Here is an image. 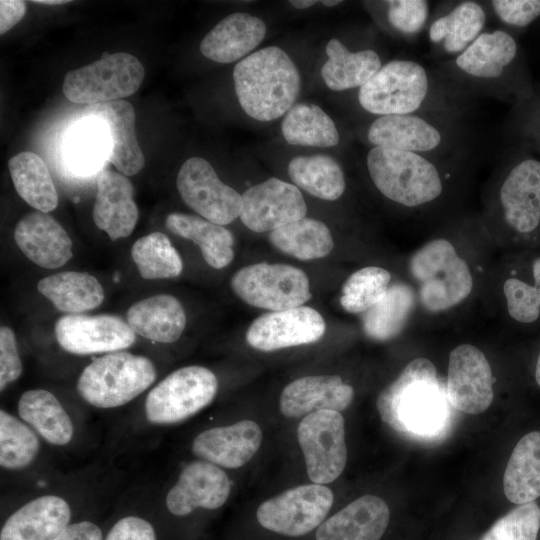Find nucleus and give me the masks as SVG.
I'll return each mask as SVG.
<instances>
[{
	"label": "nucleus",
	"mask_w": 540,
	"mask_h": 540,
	"mask_svg": "<svg viewBox=\"0 0 540 540\" xmlns=\"http://www.w3.org/2000/svg\"><path fill=\"white\" fill-rule=\"evenodd\" d=\"M230 285L245 303L270 311L300 307L311 298L305 272L281 263L243 267L233 275Z\"/></svg>",
	"instance_id": "8"
},
{
	"label": "nucleus",
	"mask_w": 540,
	"mask_h": 540,
	"mask_svg": "<svg viewBox=\"0 0 540 540\" xmlns=\"http://www.w3.org/2000/svg\"><path fill=\"white\" fill-rule=\"evenodd\" d=\"M354 390L338 375H314L289 383L280 396L281 413L298 418L321 410L340 412L352 402Z\"/></svg>",
	"instance_id": "23"
},
{
	"label": "nucleus",
	"mask_w": 540,
	"mask_h": 540,
	"mask_svg": "<svg viewBox=\"0 0 540 540\" xmlns=\"http://www.w3.org/2000/svg\"><path fill=\"white\" fill-rule=\"evenodd\" d=\"M533 276L535 281V289L540 304V257L536 258L532 264Z\"/></svg>",
	"instance_id": "53"
},
{
	"label": "nucleus",
	"mask_w": 540,
	"mask_h": 540,
	"mask_svg": "<svg viewBox=\"0 0 540 540\" xmlns=\"http://www.w3.org/2000/svg\"><path fill=\"white\" fill-rule=\"evenodd\" d=\"M494 377L490 364L477 347L461 344L449 354L446 392L453 409L480 414L491 405Z\"/></svg>",
	"instance_id": "13"
},
{
	"label": "nucleus",
	"mask_w": 540,
	"mask_h": 540,
	"mask_svg": "<svg viewBox=\"0 0 540 540\" xmlns=\"http://www.w3.org/2000/svg\"><path fill=\"white\" fill-rule=\"evenodd\" d=\"M326 54L328 59L322 66L321 75L333 91L360 88L382 67L374 50L352 52L336 38L327 43Z\"/></svg>",
	"instance_id": "33"
},
{
	"label": "nucleus",
	"mask_w": 540,
	"mask_h": 540,
	"mask_svg": "<svg viewBox=\"0 0 540 540\" xmlns=\"http://www.w3.org/2000/svg\"><path fill=\"white\" fill-rule=\"evenodd\" d=\"M414 303V293L408 285L393 284L385 296L363 315L365 334L379 341L392 339L403 329Z\"/></svg>",
	"instance_id": "41"
},
{
	"label": "nucleus",
	"mask_w": 540,
	"mask_h": 540,
	"mask_svg": "<svg viewBox=\"0 0 540 540\" xmlns=\"http://www.w3.org/2000/svg\"><path fill=\"white\" fill-rule=\"evenodd\" d=\"M55 540H103L100 528L92 522L68 525Z\"/></svg>",
	"instance_id": "52"
},
{
	"label": "nucleus",
	"mask_w": 540,
	"mask_h": 540,
	"mask_svg": "<svg viewBox=\"0 0 540 540\" xmlns=\"http://www.w3.org/2000/svg\"><path fill=\"white\" fill-rule=\"evenodd\" d=\"M26 3L21 0L0 1V33L4 34L14 27L25 15Z\"/></svg>",
	"instance_id": "51"
},
{
	"label": "nucleus",
	"mask_w": 540,
	"mask_h": 540,
	"mask_svg": "<svg viewBox=\"0 0 540 540\" xmlns=\"http://www.w3.org/2000/svg\"><path fill=\"white\" fill-rule=\"evenodd\" d=\"M165 225L173 234L198 244L206 263L215 269L226 267L234 258L233 235L222 225L177 212L166 217Z\"/></svg>",
	"instance_id": "31"
},
{
	"label": "nucleus",
	"mask_w": 540,
	"mask_h": 540,
	"mask_svg": "<svg viewBox=\"0 0 540 540\" xmlns=\"http://www.w3.org/2000/svg\"><path fill=\"white\" fill-rule=\"evenodd\" d=\"M126 319L135 334L160 343L177 341L186 326L182 304L169 294L137 301L128 309Z\"/></svg>",
	"instance_id": "29"
},
{
	"label": "nucleus",
	"mask_w": 540,
	"mask_h": 540,
	"mask_svg": "<svg viewBox=\"0 0 540 540\" xmlns=\"http://www.w3.org/2000/svg\"><path fill=\"white\" fill-rule=\"evenodd\" d=\"M39 439L26 424L0 411V464L6 469L28 466L39 451Z\"/></svg>",
	"instance_id": "44"
},
{
	"label": "nucleus",
	"mask_w": 540,
	"mask_h": 540,
	"mask_svg": "<svg viewBox=\"0 0 540 540\" xmlns=\"http://www.w3.org/2000/svg\"><path fill=\"white\" fill-rule=\"evenodd\" d=\"M14 240L22 253L42 268L62 267L73 256L72 241L65 229L41 211L30 212L18 221Z\"/></svg>",
	"instance_id": "19"
},
{
	"label": "nucleus",
	"mask_w": 540,
	"mask_h": 540,
	"mask_svg": "<svg viewBox=\"0 0 540 540\" xmlns=\"http://www.w3.org/2000/svg\"><path fill=\"white\" fill-rule=\"evenodd\" d=\"M321 3L324 6L333 7V6H336V5L340 4V3H342V1H340V0H323V1H321Z\"/></svg>",
	"instance_id": "57"
},
{
	"label": "nucleus",
	"mask_w": 540,
	"mask_h": 540,
	"mask_svg": "<svg viewBox=\"0 0 540 540\" xmlns=\"http://www.w3.org/2000/svg\"><path fill=\"white\" fill-rule=\"evenodd\" d=\"M131 257L142 278L147 280L177 277L183 269L182 259L170 239L161 232H153L137 239Z\"/></svg>",
	"instance_id": "42"
},
{
	"label": "nucleus",
	"mask_w": 540,
	"mask_h": 540,
	"mask_svg": "<svg viewBox=\"0 0 540 540\" xmlns=\"http://www.w3.org/2000/svg\"><path fill=\"white\" fill-rule=\"evenodd\" d=\"M261 442L259 425L251 420H243L201 432L193 441L192 451L213 464L238 468L255 455Z\"/></svg>",
	"instance_id": "24"
},
{
	"label": "nucleus",
	"mask_w": 540,
	"mask_h": 540,
	"mask_svg": "<svg viewBox=\"0 0 540 540\" xmlns=\"http://www.w3.org/2000/svg\"><path fill=\"white\" fill-rule=\"evenodd\" d=\"M307 474L316 484L337 479L347 462L344 418L340 412L321 410L306 415L297 430Z\"/></svg>",
	"instance_id": "10"
},
{
	"label": "nucleus",
	"mask_w": 540,
	"mask_h": 540,
	"mask_svg": "<svg viewBox=\"0 0 540 540\" xmlns=\"http://www.w3.org/2000/svg\"><path fill=\"white\" fill-rule=\"evenodd\" d=\"M22 372L15 334L7 326L0 328V389L4 390Z\"/></svg>",
	"instance_id": "49"
},
{
	"label": "nucleus",
	"mask_w": 540,
	"mask_h": 540,
	"mask_svg": "<svg viewBox=\"0 0 540 540\" xmlns=\"http://www.w3.org/2000/svg\"><path fill=\"white\" fill-rule=\"evenodd\" d=\"M269 240L281 252L300 260L323 258L334 247L329 228L322 221L307 217L271 231Z\"/></svg>",
	"instance_id": "39"
},
{
	"label": "nucleus",
	"mask_w": 540,
	"mask_h": 540,
	"mask_svg": "<svg viewBox=\"0 0 540 540\" xmlns=\"http://www.w3.org/2000/svg\"><path fill=\"white\" fill-rule=\"evenodd\" d=\"M145 69L135 56L118 52L66 73L62 91L77 104H97L133 95L140 87Z\"/></svg>",
	"instance_id": "7"
},
{
	"label": "nucleus",
	"mask_w": 540,
	"mask_h": 540,
	"mask_svg": "<svg viewBox=\"0 0 540 540\" xmlns=\"http://www.w3.org/2000/svg\"><path fill=\"white\" fill-rule=\"evenodd\" d=\"M266 25L258 17L243 12L228 15L203 38L201 53L217 63H232L243 58L264 39Z\"/></svg>",
	"instance_id": "28"
},
{
	"label": "nucleus",
	"mask_w": 540,
	"mask_h": 540,
	"mask_svg": "<svg viewBox=\"0 0 540 540\" xmlns=\"http://www.w3.org/2000/svg\"><path fill=\"white\" fill-rule=\"evenodd\" d=\"M367 140L373 147L427 155L442 148L448 136L439 124L412 113L377 117L368 128Z\"/></svg>",
	"instance_id": "17"
},
{
	"label": "nucleus",
	"mask_w": 540,
	"mask_h": 540,
	"mask_svg": "<svg viewBox=\"0 0 540 540\" xmlns=\"http://www.w3.org/2000/svg\"><path fill=\"white\" fill-rule=\"evenodd\" d=\"M333 500L332 491L322 484L301 485L263 502L256 517L269 531L299 537L324 522Z\"/></svg>",
	"instance_id": "11"
},
{
	"label": "nucleus",
	"mask_w": 540,
	"mask_h": 540,
	"mask_svg": "<svg viewBox=\"0 0 540 540\" xmlns=\"http://www.w3.org/2000/svg\"><path fill=\"white\" fill-rule=\"evenodd\" d=\"M156 379V369L145 356L116 351L95 359L81 373L77 390L99 408L124 405L145 391Z\"/></svg>",
	"instance_id": "5"
},
{
	"label": "nucleus",
	"mask_w": 540,
	"mask_h": 540,
	"mask_svg": "<svg viewBox=\"0 0 540 540\" xmlns=\"http://www.w3.org/2000/svg\"><path fill=\"white\" fill-rule=\"evenodd\" d=\"M105 540H156V534L148 521L129 516L120 519Z\"/></svg>",
	"instance_id": "50"
},
{
	"label": "nucleus",
	"mask_w": 540,
	"mask_h": 540,
	"mask_svg": "<svg viewBox=\"0 0 540 540\" xmlns=\"http://www.w3.org/2000/svg\"><path fill=\"white\" fill-rule=\"evenodd\" d=\"M281 130L290 145L334 147L340 136L334 121L312 103L294 105L285 115Z\"/></svg>",
	"instance_id": "40"
},
{
	"label": "nucleus",
	"mask_w": 540,
	"mask_h": 540,
	"mask_svg": "<svg viewBox=\"0 0 540 540\" xmlns=\"http://www.w3.org/2000/svg\"><path fill=\"white\" fill-rule=\"evenodd\" d=\"M289 3L297 9H305L317 3L316 0H291Z\"/></svg>",
	"instance_id": "54"
},
{
	"label": "nucleus",
	"mask_w": 540,
	"mask_h": 540,
	"mask_svg": "<svg viewBox=\"0 0 540 540\" xmlns=\"http://www.w3.org/2000/svg\"><path fill=\"white\" fill-rule=\"evenodd\" d=\"M517 51L516 41L506 31H485L455 57L454 65L472 81L496 84L514 62Z\"/></svg>",
	"instance_id": "26"
},
{
	"label": "nucleus",
	"mask_w": 540,
	"mask_h": 540,
	"mask_svg": "<svg viewBox=\"0 0 540 540\" xmlns=\"http://www.w3.org/2000/svg\"><path fill=\"white\" fill-rule=\"evenodd\" d=\"M65 158L78 175L96 173L110 154V137L105 123L96 118H82L65 141Z\"/></svg>",
	"instance_id": "36"
},
{
	"label": "nucleus",
	"mask_w": 540,
	"mask_h": 540,
	"mask_svg": "<svg viewBox=\"0 0 540 540\" xmlns=\"http://www.w3.org/2000/svg\"><path fill=\"white\" fill-rule=\"evenodd\" d=\"M389 519L383 499L364 495L325 520L317 529L316 540H380Z\"/></svg>",
	"instance_id": "25"
},
{
	"label": "nucleus",
	"mask_w": 540,
	"mask_h": 540,
	"mask_svg": "<svg viewBox=\"0 0 540 540\" xmlns=\"http://www.w3.org/2000/svg\"><path fill=\"white\" fill-rule=\"evenodd\" d=\"M535 379L540 386V353L538 355L537 363H536V369H535Z\"/></svg>",
	"instance_id": "56"
},
{
	"label": "nucleus",
	"mask_w": 540,
	"mask_h": 540,
	"mask_svg": "<svg viewBox=\"0 0 540 540\" xmlns=\"http://www.w3.org/2000/svg\"><path fill=\"white\" fill-rule=\"evenodd\" d=\"M366 164L376 188L403 206L417 207L432 202L443 191L440 172L426 155L373 147Z\"/></svg>",
	"instance_id": "3"
},
{
	"label": "nucleus",
	"mask_w": 540,
	"mask_h": 540,
	"mask_svg": "<svg viewBox=\"0 0 540 540\" xmlns=\"http://www.w3.org/2000/svg\"><path fill=\"white\" fill-rule=\"evenodd\" d=\"M38 291L57 310L67 314H81L100 306L104 290L99 281L85 272L63 271L42 278Z\"/></svg>",
	"instance_id": "30"
},
{
	"label": "nucleus",
	"mask_w": 540,
	"mask_h": 540,
	"mask_svg": "<svg viewBox=\"0 0 540 540\" xmlns=\"http://www.w3.org/2000/svg\"><path fill=\"white\" fill-rule=\"evenodd\" d=\"M71 511L61 497L36 498L16 512L1 529L0 540H55L68 526Z\"/></svg>",
	"instance_id": "27"
},
{
	"label": "nucleus",
	"mask_w": 540,
	"mask_h": 540,
	"mask_svg": "<svg viewBox=\"0 0 540 540\" xmlns=\"http://www.w3.org/2000/svg\"><path fill=\"white\" fill-rule=\"evenodd\" d=\"M386 17L390 26L405 36H415L425 27L429 18V2L425 0H390Z\"/></svg>",
	"instance_id": "46"
},
{
	"label": "nucleus",
	"mask_w": 540,
	"mask_h": 540,
	"mask_svg": "<svg viewBox=\"0 0 540 540\" xmlns=\"http://www.w3.org/2000/svg\"><path fill=\"white\" fill-rule=\"evenodd\" d=\"M499 200L505 222L515 231L529 233L540 223V161L525 159L504 179Z\"/></svg>",
	"instance_id": "21"
},
{
	"label": "nucleus",
	"mask_w": 540,
	"mask_h": 540,
	"mask_svg": "<svg viewBox=\"0 0 540 540\" xmlns=\"http://www.w3.org/2000/svg\"><path fill=\"white\" fill-rule=\"evenodd\" d=\"M230 494L226 473L214 464L193 462L181 472L178 481L166 496L168 510L184 516L196 508L217 509Z\"/></svg>",
	"instance_id": "18"
},
{
	"label": "nucleus",
	"mask_w": 540,
	"mask_h": 540,
	"mask_svg": "<svg viewBox=\"0 0 540 540\" xmlns=\"http://www.w3.org/2000/svg\"><path fill=\"white\" fill-rule=\"evenodd\" d=\"M19 416L47 442L65 445L73 436V424L58 399L49 391L24 392L18 401Z\"/></svg>",
	"instance_id": "37"
},
{
	"label": "nucleus",
	"mask_w": 540,
	"mask_h": 540,
	"mask_svg": "<svg viewBox=\"0 0 540 540\" xmlns=\"http://www.w3.org/2000/svg\"><path fill=\"white\" fill-rule=\"evenodd\" d=\"M384 423L400 435L421 442L444 438L453 423V407L436 367L427 358L412 360L377 398Z\"/></svg>",
	"instance_id": "1"
},
{
	"label": "nucleus",
	"mask_w": 540,
	"mask_h": 540,
	"mask_svg": "<svg viewBox=\"0 0 540 540\" xmlns=\"http://www.w3.org/2000/svg\"><path fill=\"white\" fill-rule=\"evenodd\" d=\"M55 336L67 352L86 355L129 348L135 332L121 317L111 314H67L55 324Z\"/></svg>",
	"instance_id": "14"
},
{
	"label": "nucleus",
	"mask_w": 540,
	"mask_h": 540,
	"mask_svg": "<svg viewBox=\"0 0 540 540\" xmlns=\"http://www.w3.org/2000/svg\"><path fill=\"white\" fill-rule=\"evenodd\" d=\"M485 24L486 12L482 5L462 1L431 23L428 37L445 53L457 56L480 36Z\"/></svg>",
	"instance_id": "34"
},
{
	"label": "nucleus",
	"mask_w": 540,
	"mask_h": 540,
	"mask_svg": "<svg viewBox=\"0 0 540 540\" xmlns=\"http://www.w3.org/2000/svg\"><path fill=\"white\" fill-rule=\"evenodd\" d=\"M510 316L521 323H532L539 317L540 304L534 286L517 278H509L503 285Z\"/></svg>",
	"instance_id": "47"
},
{
	"label": "nucleus",
	"mask_w": 540,
	"mask_h": 540,
	"mask_svg": "<svg viewBox=\"0 0 540 540\" xmlns=\"http://www.w3.org/2000/svg\"><path fill=\"white\" fill-rule=\"evenodd\" d=\"M92 216L96 226L113 241L133 232L139 211L127 176L112 170L100 172Z\"/></svg>",
	"instance_id": "22"
},
{
	"label": "nucleus",
	"mask_w": 540,
	"mask_h": 540,
	"mask_svg": "<svg viewBox=\"0 0 540 540\" xmlns=\"http://www.w3.org/2000/svg\"><path fill=\"white\" fill-rule=\"evenodd\" d=\"M176 185L182 200L213 223L227 225L240 216L242 195L223 183L204 158L187 159L178 172Z\"/></svg>",
	"instance_id": "12"
},
{
	"label": "nucleus",
	"mask_w": 540,
	"mask_h": 540,
	"mask_svg": "<svg viewBox=\"0 0 540 540\" xmlns=\"http://www.w3.org/2000/svg\"><path fill=\"white\" fill-rule=\"evenodd\" d=\"M287 169L291 180L314 197L334 201L345 191L343 170L329 155L296 156Z\"/></svg>",
	"instance_id": "38"
},
{
	"label": "nucleus",
	"mask_w": 540,
	"mask_h": 540,
	"mask_svg": "<svg viewBox=\"0 0 540 540\" xmlns=\"http://www.w3.org/2000/svg\"><path fill=\"white\" fill-rule=\"evenodd\" d=\"M495 15L505 24L525 27L540 16V0H493Z\"/></svg>",
	"instance_id": "48"
},
{
	"label": "nucleus",
	"mask_w": 540,
	"mask_h": 540,
	"mask_svg": "<svg viewBox=\"0 0 540 540\" xmlns=\"http://www.w3.org/2000/svg\"><path fill=\"white\" fill-rule=\"evenodd\" d=\"M218 389L215 374L192 365L170 373L147 395L145 413L154 424L181 422L206 407Z\"/></svg>",
	"instance_id": "9"
},
{
	"label": "nucleus",
	"mask_w": 540,
	"mask_h": 540,
	"mask_svg": "<svg viewBox=\"0 0 540 540\" xmlns=\"http://www.w3.org/2000/svg\"><path fill=\"white\" fill-rule=\"evenodd\" d=\"M82 114V118H96L105 123L110 137L108 161L119 173L133 176L142 170L145 158L137 141L131 103L118 100L87 105Z\"/></svg>",
	"instance_id": "20"
},
{
	"label": "nucleus",
	"mask_w": 540,
	"mask_h": 540,
	"mask_svg": "<svg viewBox=\"0 0 540 540\" xmlns=\"http://www.w3.org/2000/svg\"><path fill=\"white\" fill-rule=\"evenodd\" d=\"M539 529L540 507L533 501L510 510L480 540H537Z\"/></svg>",
	"instance_id": "45"
},
{
	"label": "nucleus",
	"mask_w": 540,
	"mask_h": 540,
	"mask_svg": "<svg viewBox=\"0 0 540 540\" xmlns=\"http://www.w3.org/2000/svg\"><path fill=\"white\" fill-rule=\"evenodd\" d=\"M8 167L17 193L26 203L44 213L57 207V190L39 155L31 151L20 152L10 158Z\"/></svg>",
	"instance_id": "35"
},
{
	"label": "nucleus",
	"mask_w": 540,
	"mask_h": 540,
	"mask_svg": "<svg viewBox=\"0 0 540 540\" xmlns=\"http://www.w3.org/2000/svg\"><path fill=\"white\" fill-rule=\"evenodd\" d=\"M325 330V321L317 310L300 306L259 316L249 326L246 341L257 350L269 352L314 343Z\"/></svg>",
	"instance_id": "16"
},
{
	"label": "nucleus",
	"mask_w": 540,
	"mask_h": 540,
	"mask_svg": "<svg viewBox=\"0 0 540 540\" xmlns=\"http://www.w3.org/2000/svg\"><path fill=\"white\" fill-rule=\"evenodd\" d=\"M242 223L254 232L273 231L305 217L307 205L293 184L270 178L242 195Z\"/></svg>",
	"instance_id": "15"
},
{
	"label": "nucleus",
	"mask_w": 540,
	"mask_h": 540,
	"mask_svg": "<svg viewBox=\"0 0 540 540\" xmlns=\"http://www.w3.org/2000/svg\"><path fill=\"white\" fill-rule=\"evenodd\" d=\"M391 274L384 268L369 266L351 274L341 289L340 304L349 313H362L378 303L389 288Z\"/></svg>",
	"instance_id": "43"
},
{
	"label": "nucleus",
	"mask_w": 540,
	"mask_h": 540,
	"mask_svg": "<svg viewBox=\"0 0 540 540\" xmlns=\"http://www.w3.org/2000/svg\"><path fill=\"white\" fill-rule=\"evenodd\" d=\"M32 2L37 3V4H44V5H62V4L68 3L69 1L67 0H36Z\"/></svg>",
	"instance_id": "55"
},
{
	"label": "nucleus",
	"mask_w": 540,
	"mask_h": 540,
	"mask_svg": "<svg viewBox=\"0 0 540 540\" xmlns=\"http://www.w3.org/2000/svg\"><path fill=\"white\" fill-rule=\"evenodd\" d=\"M430 89L424 66L414 60H392L359 88L358 101L374 115L412 114L423 107Z\"/></svg>",
	"instance_id": "6"
},
{
	"label": "nucleus",
	"mask_w": 540,
	"mask_h": 540,
	"mask_svg": "<svg viewBox=\"0 0 540 540\" xmlns=\"http://www.w3.org/2000/svg\"><path fill=\"white\" fill-rule=\"evenodd\" d=\"M503 489L507 499L518 505L540 496V431L517 442L504 472Z\"/></svg>",
	"instance_id": "32"
},
{
	"label": "nucleus",
	"mask_w": 540,
	"mask_h": 540,
	"mask_svg": "<svg viewBox=\"0 0 540 540\" xmlns=\"http://www.w3.org/2000/svg\"><path fill=\"white\" fill-rule=\"evenodd\" d=\"M409 266L418 283L420 301L430 312L450 309L472 291L470 270L446 239L426 243L412 255Z\"/></svg>",
	"instance_id": "4"
},
{
	"label": "nucleus",
	"mask_w": 540,
	"mask_h": 540,
	"mask_svg": "<svg viewBox=\"0 0 540 540\" xmlns=\"http://www.w3.org/2000/svg\"><path fill=\"white\" fill-rule=\"evenodd\" d=\"M233 80L241 108L258 121H271L288 112L301 88L297 67L277 46L262 48L240 60Z\"/></svg>",
	"instance_id": "2"
}]
</instances>
